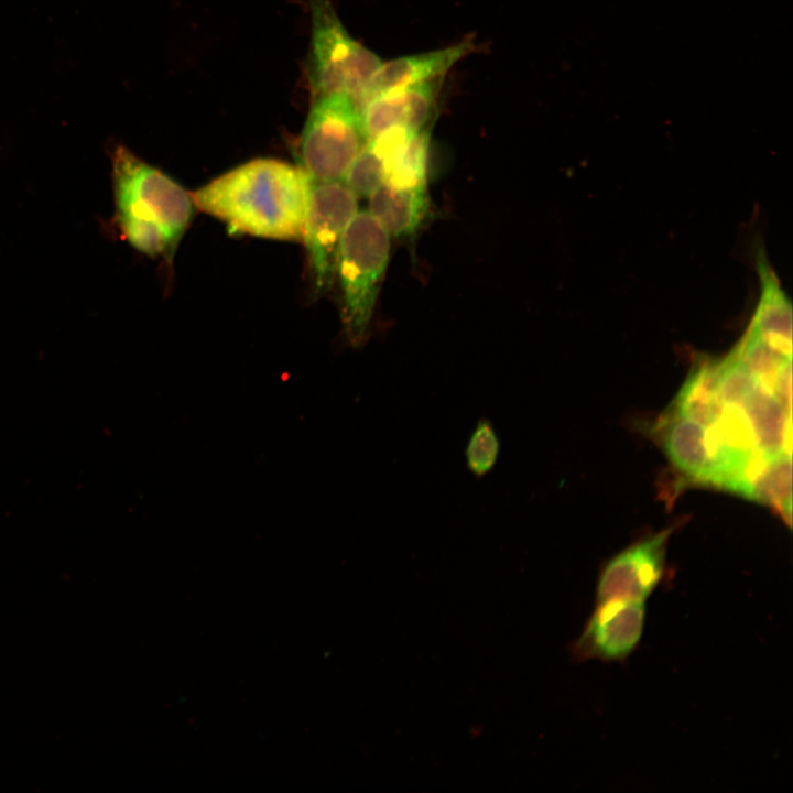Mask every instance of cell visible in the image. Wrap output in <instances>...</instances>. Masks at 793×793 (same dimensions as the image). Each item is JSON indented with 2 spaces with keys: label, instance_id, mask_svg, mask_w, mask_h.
Returning a JSON list of instances; mask_svg holds the SVG:
<instances>
[{
  "label": "cell",
  "instance_id": "obj_9",
  "mask_svg": "<svg viewBox=\"0 0 793 793\" xmlns=\"http://www.w3.org/2000/svg\"><path fill=\"white\" fill-rule=\"evenodd\" d=\"M444 79L397 88L356 104L365 140L384 131L430 128Z\"/></svg>",
  "mask_w": 793,
  "mask_h": 793
},
{
  "label": "cell",
  "instance_id": "obj_11",
  "mask_svg": "<svg viewBox=\"0 0 793 793\" xmlns=\"http://www.w3.org/2000/svg\"><path fill=\"white\" fill-rule=\"evenodd\" d=\"M659 434L663 450L682 475L696 484H710L713 447L704 422L672 405Z\"/></svg>",
  "mask_w": 793,
  "mask_h": 793
},
{
  "label": "cell",
  "instance_id": "obj_5",
  "mask_svg": "<svg viewBox=\"0 0 793 793\" xmlns=\"http://www.w3.org/2000/svg\"><path fill=\"white\" fill-rule=\"evenodd\" d=\"M365 141L350 96L314 97L300 139L302 169L312 182L343 181Z\"/></svg>",
  "mask_w": 793,
  "mask_h": 793
},
{
  "label": "cell",
  "instance_id": "obj_6",
  "mask_svg": "<svg viewBox=\"0 0 793 793\" xmlns=\"http://www.w3.org/2000/svg\"><path fill=\"white\" fill-rule=\"evenodd\" d=\"M357 213V196L343 181L311 183L302 240L316 294L333 286L340 241Z\"/></svg>",
  "mask_w": 793,
  "mask_h": 793
},
{
  "label": "cell",
  "instance_id": "obj_14",
  "mask_svg": "<svg viewBox=\"0 0 793 793\" xmlns=\"http://www.w3.org/2000/svg\"><path fill=\"white\" fill-rule=\"evenodd\" d=\"M501 448L500 437L492 421L482 415L478 419L464 450L466 467L481 479L496 467Z\"/></svg>",
  "mask_w": 793,
  "mask_h": 793
},
{
  "label": "cell",
  "instance_id": "obj_7",
  "mask_svg": "<svg viewBox=\"0 0 793 793\" xmlns=\"http://www.w3.org/2000/svg\"><path fill=\"white\" fill-rule=\"evenodd\" d=\"M644 623V600L611 598L596 601L583 631L571 644L572 656L575 661H623L639 645Z\"/></svg>",
  "mask_w": 793,
  "mask_h": 793
},
{
  "label": "cell",
  "instance_id": "obj_2",
  "mask_svg": "<svg viewBox=\"0 0 793 793\" xmlns=\"http://www.w3.org/2000/svg\"><path fill=\"white\" fill-rule=\"evenodd\" d=\"M390 246V235L369 210L358 211L341 238L335 280L343 302V336L351 348H361L370 337Z\"/></svg>",
  "mask_w": 793,
  "mask_h": 793
},
{
  "label": "cell",
  "instance_id": "obj_1",
  "mask_svg": "<svg viewBox=\"0 0 793 793\" xmlns=\"http://www.w3.org/2000/svg\"><path fill=\"white\" fill-rule=\"evenodd\" d=\"M312 181L302 167L256 159L192 193L196 209L236 232L276 240H302Z\"/></svg>",
  "mask_w": 793,
  "mask_h": 793
},
{
  "label": "cell",
  "instance_id": "obj_12",
  "mask_svg": "<svg viewBox=\"0 0 793 793\" xmlns=\"http://www.w3.org/2000/svg\"><path fill=\"white\" fill-rule=\"evenodd\" d=\"M369 213L390 237L413 235L430 207L427 182L388 176L369 196Z\"/></svg>",
  "mask_w": 793,
  "mask_h": 793
},
{
  "label": "cell",
  "instance_id": "obj_10",
  "mask_svg": "<svg viewBox=\"0 0 793 793\" xmlns=\"http://www.w3.org/2000/svg\"><path fill=\"white\" fill-rule=\"evenodd\" d=\"M476 50V42L468 36L449 46L382 62L355 102L388 90L444 79L455 65Z\"/></svg>",
  "mask_w": 793,
  "mask_h": 793
},
{
  "label": "cell",
  "instance_id": "obj_13",
  "mask_svg": "<svg viewBox=\"0 0 793 793\" xmlns=\"http://www.w3.org/2000/svg\"><path fill=\"white\" fill-rule=\"evenodd\" d=\"M414 133L392 129L366 140L343 182L357 197H368L388 177Z\"/></svg>",
  "mask_w": 793,
  "mask_h": 793
},
{
  "label": "cell",
  "instance_id": "obj_8",
  "mask_svg": "<svg viewBox=\"0 0 793 793\" xmlns=\"http://www.w3.org/2000/svg\"><path fill=\"white\" fill-rule=\"evenodd\" d=\"M673 528L643 537L612 556L600 569L596 601L626 598L644 600L660 584Z\"/></svg>",
  "mask_w": 793,
  "mask_h": 793
},
{
  "label": "cell",
  "instance_id": "obj_4",
  "mask_svg": "<svg viewBox=\"0 0 793 793\" xmlns=\"http://www.w3.org/2000/svg\"><path fill=\"white\" fill-rule=\"evenodd\" d=\"M309 7L314 97L345 94L356 101L383 61L347 32L330 0H309Z\"/></svg>",
  "mask_w": 793,
  "mask_h": 793
},
{
  "label": "cell",
  "instance_id": "obj_3",
  "mask_svg": "<svg viewBox=\"0 0 793 793\" xmlns=\"http://www.w3.org/2000/svg\"><path fill=\"white\" fill-rule=\"evenodd\" d=\"M111 162L120 229L149 227L161 230L173 254L196 209L192 195L123 145L112 150Z\"/></svg>",
  "mask_w": 793,
  "mask_h": 793
}]
</instances>
